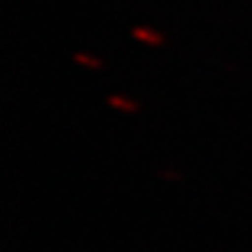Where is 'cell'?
I'll use <instances>...</instances> for the list:
<instances>
[{
	"mask_svg": "<svg viewBox=\"0 0 252 252\" xmlns=\"http://www.w3.org/2000/svg\"><path fill=\"white\" fill-rule=\"evenodd\" d=\"M130 35H133L137 42L146 44V47H161V44H164V35H161L159 31L151 29V27H146V25L133 27V29H130Z\"/></svg>",
	"mask_w": 252,
	"mask_h": 252,
	"instance_id": "1",
	"label": "cell"
},
{
	"mask_svg": "<svg viewBox=\"0 0 252 252\" xmlns=\"http://www.w3.org/2000/svg\"><path fill=\"white\" fill-rule=\"evenodd\" d=\"M73 62L78 66H84V69H100L102 66V60L93 53H87V51H78L73 53Z\"/></svg>",
	"mask_w": 252,
	"mask_h": 252,
	"instance_id": "2",
	"label": "cell"
},
{
	"mask_svg": "<svg viewBox=\"0 0 252 252\" xmlns=\"http://www.w3.org/2000/svg\"><path fill=\"white\" fill-rule=\"evenodd\" d=\"M109 104L115 106V109H120V111H126V113H133V111L137 109V104H135L130 97L122 95V93H113V95L109 97Z\"/></svg>",
	"mask_w": 252,
	"mask_h": 252,
	"instance_id": "3",
	"label": "cell"
}]
</instances>
